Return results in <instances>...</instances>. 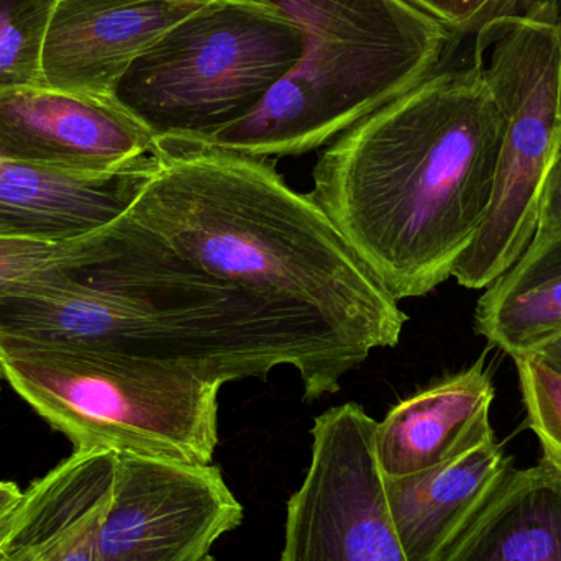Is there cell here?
I'll return each mask as SVG.
<instances>
[{"instance_id": "6da1fadb", "label": "cell", "mask_w": 561, "mask_h": 561, "mask_svg": "<svg viewBox=\"0 0 561 561\" xmlns=\"http://www.w3.org/2000/svg\"><path fill=\"white\" fill-rule=\"evenodd\" d=\"M501 140L480 66L440 69L339 135L309 196L396 300L427 296L486 217Z\"/></svg>"}, {"instance_id": "7a4b0ae2", "label": "cell", "mask_w": 561, "mask_h": 561, "mask_svg": "<svg viewBox=\"0 0 561 561\" xmlns=\"http://www.w3.org/2000/svg\"><path fill=\"white\" fill-rule=\"evenodd\" d=\"M131 214L191 262L332 340L359 363L401 340L408 316L307 194L270 158L204 138H154Z\"/></svg>"}, {"instance_id": "3957f363", "label": "cell", "mask_w": 561, "mask_h": 561, "mask_svg": "<svg viewBox=\"0 0 561 561\" xmlns=\"http://www.w3.org/2000/svg\"><path fill=\"white\" fill-rule=\"evenodd\" d=\"M296 20L304 49L289 75L209 144L256 158L297 157L440 71L457 38L408 0H270Z\"/></svg>"}, {"instance_id": "277c9868", "label": "cell", "mask_w": 561, "mask_h": 561, "mask_svg": "<svg viewBox=\"0 0 561 561\" xmlns=\"http://www.w3.org/2000/svg\"><path fill=\"white\" fill-rule=\"evenodd\" d=\"M0 373L75 450L213 463L220 386L190 369L0 333Z\"/></svg>"}, {"instance_id": "5b68a950", "label": "cell", "mask_w": 561, "mask_h": 561, "mask_svg": "<svg viewBox=\"0 0 561 561\" xmlns=\"http://www.w3.org/2000/svg\"><path fill=\"white\" fill-rule=\"evenodd\" d=\"M302 49L270 0H213L138 56L114 98L154 138H210L255 112Z\"/></svg>"}, {"instance_id": "8992f818", "label": "cell", "mask_w": 561, "mask_h": 561, "mask_svg": "<svg viewBox=\"0 0 561 561\" xmlns=\"http://www.w3.org/2000/svg\"><path fill=\"white\" fill-rule=\"evenodd\" d=\"M560 26L496 20L474 33V58L503 114L486 217L451 278L491 286L533 242L543 181L561 138Z\"/></svg>"}, {"instance_id": "52a82bcc", "label": "cell", "mask_w": 561, "mask_h": 561, "mask_svg": "<svg viewBox=\"0 0 561 561\" xmlns=\"http://www.w3.org/2000/svg\"><path fill=\"white\" fill-rule=\"evenodd\" d=\"M376 421L355 402L313 421L312 455L287 503L283 561H408L386 503Z\"/></svg>"}, {"instance_id": "ba28073f", "label": "cell", "mask_w": 561, "mask_h": 561, "mask_svg": "<svg viewBox=\"0 0 561 561\" xmlns=\"http://www.w3.org/2000/svg\"><path fill=\"white\" fill-rule=\"evenodd\" d=\"M242 520L243 506L216 465L117 454L99 561H206Z\"/></svg>"}, {"instance_id": "9c48e42d", "label": "cell", "mask_w": 561, "mask_h": 561, "mask_svg": "<svg viewBox=\"0 0 561 561\" xmlns=\"http://www.w3.org/2000/svg\"><path fill=\"white\" fill-rule=\"evenodd\" d=\"M154 137L115 98L25 88L0 94V161L108 174L153 153Z\"/></svg>"}, {"instance_id": "30bf717a", "label": "cell", "mask_w": 561, "mask_h": 561, "mask_svg": "<svg viewBox=\"0 0 561 561\" xmlns=\"http://www.w3.org/2000/svg\"><path fill=\"white\" fill-rule=\"evenodd\" d=\"M209 2L56 0L43 46V82L58 91L114 98L135 59Z\"/></svg>"}, {"instance_id": "8fae6325", "label": "cell", "mask_w": 561, "mask_h": 561, "mask_svg": "<svg viewBox=\"0 0 561 561\" xmlns=\"http://www.w3.org/2000/svg\"><path fill=\"white\" fill-rule=\"evenodd\" d=\"M0 333L157 359L224 382L209 363L134 297L101 287H72L0 302Z\"/></svg>"}, {"instance_id": "7c38bea8", "label": "cell", "mask_w": 561, "mask_h": 561, "mask_svg": "<svg viewBox=\"0 0 561 561\" xmlns=\"http://www.w3.org/2000/svg\"><path fill=\"white\" fill-rule=\"evenodd\" d=\"M117 454L75 450L33 481L0 533V561H99Z\"/></svg>"}, {"instance_id": "4fadbf2b", "label": "cell", "mask_w": 561, "mask_h": 561, "mask_svg": "<svg viewBox=\"0 0 561 561\" xmlns=\"http://www.w3.org/2000/svg\"><path fill=\"white\" fill-rule=\"evenodd\" d=\"M157 168L154 153L108 174L0 161V240H65L127 214Z\"/></svg>"}, {"instance_id": "5bb4252c", "label": "cell", "mask_w": 561, "mask_h": 561, "mask_svg": "<svg viewBox=\"0 0 561 561\" xmlns=\"http://www.w3.org/2000/svg\"><path fill=\"white\" fill-rule=\"evenodd\" d=\"M513 468L491 428L428 470L385 478L389 516L408 561H434Z\"/></svg>"}, {"instance_id": "9a60e30c", "label": "cell", "mask_w": 561, "mask_h": 561, "mask_svg": "<svg viewBox=\"0 0 561 561\" xmlns=\"http://www.w3.org/2000/svg\"><path fill=\"white\" fill-rule=\"evenodd\" d=\"M494 386L481 356L473 366L421 389L376 422L385 478L408 477L450 458L491 431Z\"/></svg>"}, {"instance_id": "2e32d148", "label": "cell", "mask_w": 561, "mask_h": 561, "mask_svg": "<svg viewBox=\"0 0 561 561\" xmlns=\"http://www.w3.org/2000/svg\"><path fill=\"white\" fill-rule=\"evenodd\" d=\"M434 561H561L559 468H513Z\"/></svg>"}, {"instance_id": "e0dca14e", "label": "cell", "mask_w": 561, "mask_h": 561, "mask_svg": "<svg viewBox=\"0 0 561 561\" xmlns=\"http://www.w3.org/2000/svg\"><path fill=\"white\" fill-rule=\"evenodd\" d=\"M477 330L513 358L533 355L561 333V233L534 237L523 255L486 287Z\"/></svg>"}, {"instance_id": "ac0fdd59", "label": "cell", "mask_w": 561, "mask_h": 561, "mask_svg": "<svg viewBox=\"0 0 561 561\" xmlns=\"http://www.w3.org/2000/svg\"><path fill=\"white\" fill-rule=\"evenodd\" d=\"M114 222L75 239L0 240V302L82 286L107 259Z\"/></svg>"}, {"instance_id": "d6986e66", "label": "cell", "mask_w": 561, "mask_h": 561, "mask_svg": "<svg viewBox=\"0 0 561 561\" xmlns=\"http://www.w3.org/2000/svg\"><path fill=\"white\" fill-rule=\"evenodd\" d=\"M56 0H0V94L39 88L42 58Z\"/></svg>"}, {"instance_id": "ffe728a7", "label": "cell", "mask_w": 561, "mask_h": 561, "mask_svg": "<svg viewBox=\"0 0 561 561\" xmlns=\"http://www.w3.org/2000/svg\"><path fill=\"white\" fill-rule=\"evenodd\" d=\"M527 424L539 438L543 460L561 471V376L536 356L514 358Z\"/></svg>"}, {"instance_id": "44dd1931", "label": "cell", "mask_w": 561, "mask_h": 561, "mask_svg": "<svg viewBox=\"0 0 561 561\" xmlns=\"http://www.w3.org/2000/svg\"><path fill=\"white\" fill-rule=\"evenodd\" d=\"M506 19L561 26V0H490L461 28L460 35H474L488 23Z\"/></svg>"}, {"instance_id": "7402d4cb", "label": "cell", "mask_w": 561, "mask_h": 561, "mask_svg": "<svg viewBox=\"0 0 561 561\" xmlns=\"http://www.w3.org/2000/svg\"><path fill=\"white\" fill-rule=\"evenodd\" d=\"M561 233V138L543 181L537 210V237ZM534 236V237H536Z\"/></svg>"}, {"instance_id": "603a6c76", "label": "cell", "mask_w": 561, "mask_h": 561, "mask_svg": "<svg viewBox=\"0 0 561 561\" xmlns=\"http://www.w3.org/2000/svg\"><path fill=\"white\" fill-rule=\"evenodd\" d=\"M490 0H455L454 22L450 28L460 35L461 28L483 9Z\"/></svg>"}, {"instance_id": "cb8c5ba5", "label": "cell", "mask_w": 561, "mask_h": 561, "mask_svg": "<svg viewBox=\"0 0 561 561\" xmlns=\"http://www.w3.org/2000/svg\"><path fill=\"white\" fill-rule=\"evenodd\" d=\"M408 2L440 22L447 23L448 26L454 22L455 0H408Z\"/></svg>"}, {"instance_id": "d4e9b609", "label": "cell", "mask_w": 561, "mask_h": 561, "mask_svg": "<svg viewBox=\"0 0 561 561\" xmlns=\"http://www.w3.org/2000/svg\"><path fill=\"white\" fill-rule=\"evenodd\" d=\"M23 491L13 483H0V533L22 500Z\"/></svg>"}, {"instance_id": "484cf974", "label": "cell", "mask_w": 561, "mask_h": 561, "mask_svg": "<svg viewBox=\"0 0 561 561\" xmlns=\"http://www.w3.org/2000/svg\"><path fill=\"white\" fill-rule=\"evenodd\" d=\"M527 356H536L547 368L552 369V371L561 376V333L560 335L553 336L549 342L543 343L533 355Z\"/></svg>"}, {"instance_id": "4316f807", "label": "cell", "mask_w": 561, "mask_h": 561, "mask_svg": "<svg viewBox=\"0 0 561 561\" xmlns=\"http://www.w3.org/2000/svg\"><path fill=\"white\" fill-rule=\"evenodd\" d=\"M560 38H561V26H560ZM559 111H560V121H561V42H560Z\"/></svg>"}, {"instance_id": "83f0119b", "label": "cell", "mask_w": 561, "mask_h": 561, "mask_svg": "<svg viewBox=\"0 0 561 561\" xmlns=\"http://www.w3.org/2000/svg\"><path fill=\"white\" fill-rule=\"evenodd\" d=\"M2 381H3V376H2V373H0V391H2Z\"/></svg>"}, {"instance_id": "f1b7e54d", "label": "cell", "mask_w": 561, "mask_h": 561, "mask_svg": "<svg viewBox=\"0 0 561 561\" xmlns=\"http://www.w3.org/2000/svg\"><path fill=\"white\" fill-rule=\"evenodd\" d=\"M206 561H214V560H213V559H210V557H209V559H207Z\"/></svg>"}]
</instances>
